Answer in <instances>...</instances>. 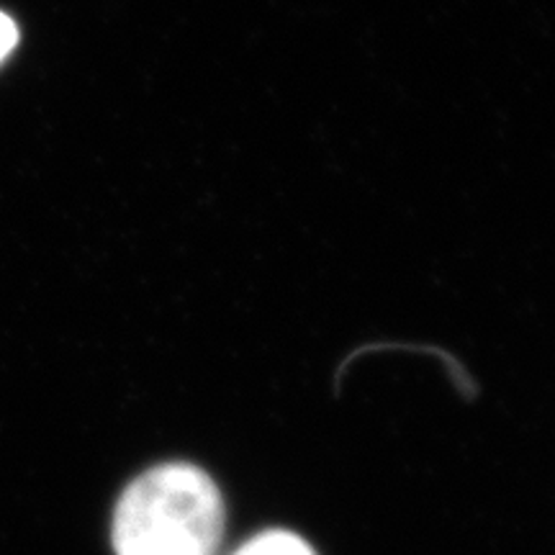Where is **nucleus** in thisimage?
I'll list each match as a JSON object with an SVG mask.
<instances>
[{"label":"nucleus","instance_id":"7ed1b4c3","mask_svg":"<svg viewBox=\"0 0 555 555\" xmlns=\"http://www.w3.org/2000/svg\"><path fill=\"white\" fill-rule=\"evenodd\" d=\"M16 41H18L16 24H13L5 13H0V62H3L13 52Z\"/></svg>","mask_w":555,"mask_h":555},{"label":"nucleus","instance_id":"f03ea898","mask_svg":"<svg viewBox=\"0 0 555 555\" xmlns=\"http://www.w3.org/2000/svg\"><path fill=\"white\" fill-rule=\"evenodd\" d=\"M232 555H317L307 540H301L294 532L286 530H270L260 532L258 538H253L249 543L240 547Z\"/></svg>","mask_w":555,"mask_h":555},{"label":"nucleus","instance_id":"f257e3e1","mask_svg":"<svg viewBox=\"0 0 555 555\" xmlns=\"http://www.w3.org/2000/svg\"><path fill=\"white\" fill-rule=\"evenodd\" d=\"M221 538L224 499L191 463H163L137 476L111 525L116 555H217Z\"/></svg>","mask_w":555,"mask_h":555}]
</instances>
